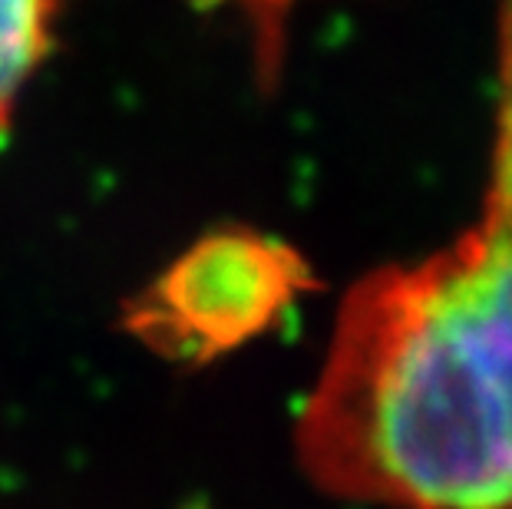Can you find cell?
I'll list each match as a JSON object with an SVG mask.
<instances>
[{"label":"cell","mask_w":512,"mask_h":509,"mask_svg":"<svg viewBox=\"0 0 512 509\" xmlns=\"http://www.w3.org/2000/svg\"><path fill=\"white\" fill-rule=\"evenodd\" d=\"M479 215L344 291L294 420L304 476L374 509H512V0Z\"/></svg>","instance_id":"1"},{"label":"cell","mask_w":512,"mask_h":509,"mask_svg":"<svg viewBox=\"0 0 512 509\" xmlns=\"http://www.w3.org/2000/svg\"><path fill=\"white\" fill-rule=\"evenodd\" d=\"M314 288L298 248L265 232L219 229L199 238L126 305V331L149 351L209 364L278 328Z\"/></svg>","instance_id":"2"},{"label":"cell","mask_w":512,"mask_h":509,"mask_svg":"<svg viewBox=\"0 0 512 509\" xmlns=\"http://www.w3.org/2000/svg\"><path fill=\"white\" fill-rule=\"evenodd\" d=\"M60 0H0V136L14 123L20 93L50 57Z\"/></svg>","instance_id":"3"}]
</instances>
